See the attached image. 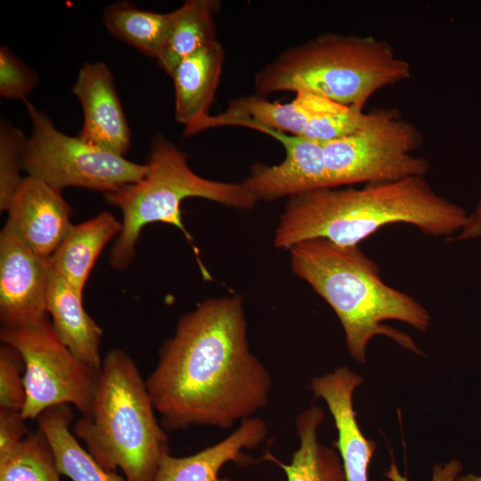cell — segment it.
I'll use <instances>...</instances> for the list:
<instances>
[{
	"label": "cell",
	"instance_id": "obj_25",
	"mask_svg": "<svg viewBox=\"0 0 481 481\" xmlns=\"http://www.w3.org/2000/svg\"><path fill=\"white\" fill-rule=\"evenodd\" d=\"M28 137L11 122L0 121V210L7 211L12 196L24 177V156Z\"/></svg>",
	"mask_w": 481,
	"mask_h": 481
},
{
	"label": "cell",
	"instance_id": "obj_7",
	"mask_svg": "<svg viewBox=\"0 0 481 481\" xmlns=\"http://www.w3.org/2000/svg\"><path fill=\"white\" fill-rule=\"evenodd\" d=\"M421 142L420 130L396 111L366 113L355 132L321 143L330 187L425 177L429 163L414 154Z\"/></svg>",
	"mask_w": 481,
	"mask_h": 481
},
{
	"label": "cell",
	"instance_id": "obj_20",
	"mask_svg": "<svg viewBox=\"0 0 481 481\" xmlns=\"http://www.w3.org/2000/svg\"><path fill=\"white\" fill-rule=\"evenodd\" d=\"M324 416V411L318 406H311L297 416L299 447L289 464L282 463L269 452L265 455V460L283 469L287 481H347L340 456L318 439V428Z\"/></svg>",
	"mask_w": 481,
	"mask_h": 481
},
{
	"label": "cell",
	"instance_id": "obj_14",
	"mask_svg": "<svg viewBox=\"0 0 481 481\" xmlns=\"http://www.w3.org/2000/svg\"><path fill=\"white\" fill-rule=\"evenodd\" d=\"M363 380L349 367L342 366L314 378L310 384L314 395L324 400L333 417L338 430L334 445L347 481H369V467L376 450L375 443L361 431L353 406L354 393Z\"/></svg>",
	"mask_w": 481,
	"mask_h": 481
},
{
	"label": "cell",
	"instance_id": "obj_2",
	"mask_svg": "<svg viewBox=\"0 0 481 481\" xmlns=\"http://www.w3.org/2000/svg\"><path fill=\"white\" fill-rule=\"evenodd\" d=\"M467 212L438 194L425 177L366 183L347 189L322 188L291 197L275 230L276 248L290 249L324 239L354 246L379 229L407 224L448 240L464 226Z\"/></svg>",
	"mask_w": 481,
	"mask_h": 481
},
{
	"label": "cell",
	"instance_id": "obj_3",
	"mask_svg": "<svg viewBox=\"0 0 481 481\" xmlns=\"http://www.w3.org/2000/svg\"><path fill=\"white\" fill-rule=\"evenodd\" d=\"M289 254L294 273L337 314L353 359L365 363L367 345L378 335L422 354L409 335L383 322L400 321L425 332L431 320L428 310L412 296L387 285L379 266L358 245L341 246L313 239L293 246Z\"/></svg>",
	"mask_w": 481,
	"mask_h": 481
},
{
	"label": "cell",
	"instance_id": "obj_6",
	"mask_svg": "<svg viewBox=\"0 0 481 481\" xmlns=\"http://www.w3.org/2000/svg\"><path fill=\"white\" fill-rule=\"evenodd\" d=\"M145 164L148 170L143 179L105 194L123 216L122 230L110 256L115 270L129 266L142 229L151 223L169 224L192 240L182 219L180 206L184 199L202 198L240 209L252 208L258 201L242 183L213 181L195 174L187 154L162 135L152 139Z\"/></svg>",
	"mask_w": 481,
	"mask_h": 481
},
{
	"label": "cell",
	"instance_id": "obj_29",
	"mask_svg": "<svg viewBox=\"0 0 481 481\" xmlns=\"http://www.w3.org/2000/svg\"><path fill=\"white\" fill-rule=\"evenodd\" d=\"M21 412L0 408V454L5 453L28 434Z\"/></svg>",
	"mask_w": 481,
	"mask_h": 481
},
{
	"label": "cell",
	"instance_id": "obj_26",
	"mask_svg": "<svg viewBox=\"0 0 481 481\" xmlns=\"http://www.w3.org/2000/svg\"><path fill=\"white\" fill-rule=\"evenodd\" d=\"M365 118L363 109L341 105L334 110L314 117L301 137L319 143L339 139L359 129Z\"/></svg>",
	"mask_w": 481,
	"mask_h": 481
},
{
	"label": "cell",
	"instance_id": "obj_17",
	"mask_svg": "<svg viewBox=\"0 0 481 481\" xmlns=\"http://www.w3.org/2000/svg\"><path fill=\"white\" fill-rule=\"evenodd\" d=\"M224 53L216 40L182 60L171 74L175 89V118L187 136L200 133L209 116L217 89Z\"/></svg>",
	"mask_w": 481,
	"mask_h": 481
},
{
	"label": "cell",
	"instance_id": "obj_16",
	"mask_svg": "<svg viewBox=\"0 0 481 481\" xmlns=\"http://www.w3.org/2000/svg\"><path fill=\"white\" fill-rule=\"evenodd\" d=\"M265 422L251 417L222 441L200 452L185 456L174 457L166 453L159 466L153 481H230L221 478L219 472L229 461L240 465L251 462L245 449L260 445L267 436Z\"/></svg>",
	"mask_w": 481,
	"mask_h": 481
},
{
	"label": "cell",
	"instance_id": "obj_28",
	"mask_svg": "<svg viewBox=\"0 0 481 481\" xmlns=\"http://www.w3.org/2000/svg\"><path fill=\"white\" fill-rule=\"evenodd\" d=\"M37 83V74L18 58L9 47L2 45L0 47L1 97L25 102Z\"/></svg>",
	"mask_w": 481,
	"mask_h": 481
},
{
	"label": "cell",
	"instance_id": "obj_23",
	"mask_svg": "<svg viewBox=\"0 0 481 481\" xmlns=\"http://www.w3.org/2000/svg\"><path fill=\"white\" fill-rule=\"evenodd\" d=\"M217 1L187 0L172 11L173 22L167 45L158 61L171 76L176 65L186 57L216 41L214 13Z\"/></svg>",
	"mask_w": 481,
	"mask_h": 481
},
{
	"label": "cell",
	"instance_id": "obj_31",
	"mask_svg": "<svg viewBox=\"0 0 481 481\" xmlns=\"http://www.w3.org/2000/svg\"><path fill=\"white\" fill-rule=\"evenodd\" d=\"M481 238V195L475 210L467 217L461 230L450 240H466Z\"/></svg>",
	"mask_w": 481,
	"mask_h": 481
},
{
	"label": "cell",
	"instance_id": "obj_21",
	"mask_svg": "<svg viewBox=\"0 0 481 481\" xmlns=\"http://www.w3.org/2000/svg\"><path fill=\"white\" fill-rule=\"evenodd\" d=\"M73 419L71 405L61 404L43 412L37 419L53 452L61 475L71 481H126L102 468L78 443L69 426Z\"/></svg>",
	"mask_w": 481,
	"mask_h": 481
},
{
	"label": "cell",
	"instance_id": "obj_5",
	"mask_svg": "<svg viewBox=\"0 0 481 481\" xmlns=\"http://www.w3.org/2000/svg\"><path fill=\"white\" fill-rule=\"evenodd\" d=\"M412 76L410 63L386 41L328 32L280 53L257 73L256 94L309 91L364 109L379 90Z\"/></svg>",
	"mask_w": 481,
	"mask_h": 481
},
{
	"label": "cell",
	"instance_id": "obj_15",
	"mask_svg": "<svg viewBox=\"0 0 481 481\" xmlns=\"http://www.w3.org/2000/svg\"><path fill=\"white\" fill-rule=\"evenodd\" d=\"M340 105L309 91H298L291 102L282 103L270 102L258 94L241 96L230 102L225 111L209 115L200 132L222 126H241L260 132L273 130L301 137L314 117Z\"/></svg>",
	"mask_w": 481,
	"mask_h": 481
},
{
	"label": "cell",
	"instance_id": "obj_30",
	"mask_svg": "<svg viewBox=\"0 0 481 481\" xmlns=\"http://www.w3.org/2000/svg\"><path fill=\"white\" fill-rule=\"evenodd\" d=\"M462 469V463L457 459L450 460L444 464H435L431 481H455L461 474ZM384 476L390 481H408V478L401 474L394 461L384 472Z\"/></svg>",
	"mask_w": 481,
	"mask_h": 481
},
{
	"label": "cell",
	"instance_id": "obj_9",
	"mask_svg": "<svg viewBox=\"0 0 481 481\" xmlns=\"http://www.w3.org/2000/svg\"><path fill=\"white\" fill-rule=\"evenodd\" d=\"M2 343L13 347L24 364L26 420H37L45 410L74 405L82 414L91 412L100 371L78 360L57 336L48 316L36 324L2 327Z\"/></svg>",
	"mask_w": 481,
	"mask_h": 481
},
{
	"label": "cell",
	"instance_id": "obj_18",
	"mask_svg": "<svg viewBox=\"0 0 481 481\" xmlns=\"http://www.w3.org/2000/svg\"><path fill=\"white\" fill-rule=\"evenodd\" d=\"M46 310L61 341L78 360L94 371H101L102 359L100 344L102 330L85 310L83 292L53 268Z\"/></svg>",
	"mask_w": 481,
	"mask_h": 481
},
{
	"label": "cell",
	"instance_id": "obj_10",
	"mask_svg": "<svg viewBox=\"0 0 481 481\" xmlns=\"http://www.w3.org/2000/svg\"><path fill=\"white\" fill-rule=\"evenodd\" d=\"M51 257L37 254L5 227L0 233V319L18 328L47 316Z\"/></svg>",
	"mask_w": 481,
	"mask_h": 481
},
{
	"label": "cell",
	"instance_id": "obj_19",
	"mask_svg": "<svg viewBox=\"0 0 481 481\" xmlns=\"http://www.w3.org/2000/svg\"><path fill=\"white\" fill-rule=\"evenodd\" d=\"M122 230V223L110 212L73 224L51 256L52 268L79 291H84L94 265L105 245Z\"/></svg>",
	"mask_w": 481,
	"mask_h": 481
},
{
	"label": "cell",
	"instance_id": "obj_1",
	"mask_svg": "<svg viewBox=\"0 0 481 481\" xmlns=\"http://www.w3.org/2000/svg\"><path fill=\"white\" fill-rule=\"evenodd\" d=\"M145 380L167 431L227 429L264 409L272 377L250 351L241 298H208L183 314Z\"/></svg>",
	"mask_w": 481,
	"mask_h": 481
},
{
	"label": "cell",
	"instance_id": "obj_12",
	"mask_svg": "<svg viewBox=\"0 0 481 481\" xmlns=\"http://www.w3.org/2000/svg\"><path fill=\"white\" fill-rule=\"evenodd\" d=\"M285 148L286 157L273 166L255 165L241 182L256 198L273 200L314 190L331 188L319 142L273 130H263Z\"/></svg>",
	"mask_w": 481,
	"mask_h": 481
},
{
	"label": "cell",
	"instance_id": "obj_22",
	"mask_svg": "<svg viewBox=\"0 0 481 481\" xmlns=\"http://www.w3.org/2000/svg\"><path fill=\"white\" fill-rule=\"evenodd\" d=\"M102 20L115 37L159 61L169 39L173 16L171 12L159 13L118 2L104 9Z\"/></svg>",
	"mask_w": 481,
	"mask_h": 481
},
{
	"label": "cell",
	"instance_id": "obj_32",
	"mask_svg": "<svg viewBox=\"0 0 481 481\" xmlns=\"http://www.w3.org/2000/svg\"><path fill=\"white\" fill-rule=\"evenodd\" d=\"M455 481H481V476H477L472 473L461 474L458 476Z\"/></svg>",
	"mask_w": 481,
	"mask_h": 481
},
{
	"label": "cell",
	"instance_id": "obj_11",
	"mask_svg": "<svg viewBox=\"0 0 481 481\" xmlns=\"http://www.w3.org/2000/svg\"><path fill=\"white\" fill-rule=\"evenodd\" d=\"M4 225L33 251L51 257L73 226L61 191L27 175L9 204Z\"/></svg>",
	"mask_w": 481,
	"mask_h": 481
},
{
	"label": "cell",
	"instance_id": "obj_27",
	"mask_svg": "<svg viewBox=\"0 0 481 481\" xmlns=\"http://www.w3.org/2000/svg\"><path fill=\"white\" fill-rule=\"evenodd\" d=\"M24 364L19 353L3 343L0 347V408L21 412L26 392Z\"/></svg>",
	"mask_w": 481,
	"mask_h": 481
},
{
	"label": "cell",
	"instance_id": "obj_4",
	"mask_svg": "<svg viewBox=\"0 0 481 481\" xmlns=\"http://www.w3.org/2000/svg\"><path fill=\"white\" fill-rule=\"evenodd\" d=\"M138 367L123 349L102 359L91 412L74 424V436L106 470H122L126 481H153L168 436Z\"/></svg>",
	"mask_w": 481,
	"mask_h": 481
},
{
	"label": "cell",
	"instance_id": "obj_24",
	"mask_svg": "<svg viewBox=\"0 0 481 481\" xmlns=\"http://www.w3.org/2000/svg\"><path fill=\"white\" fill-rule=\"evenodd\" d=\"M51 446L38 428L0 454V481H61Z\"/></svg>",
	"mask_w": 481,
	"mask_h": 481
},
{
	"label": "cell",
	"instance_id": "obj_8",
	"mask_svg": "<svg viewBox=\"0 0 481 481\" xmlns=\"http://www.w3.org/2000/svg\"><path fill=\"white\" fill-rule=\"evenodd\" d=\"M24 102L31 123L24 156L28 175L60 191L75 186L108 194L146 175V164L63 134L44 111Z\"/></svg>",
	"mask_w": 481,
	"mask_h": 481
},
{
	"label": "cell",
	"instance_id": "obj_13",
	"mask_svg": "<svg viewBox=\"0 0 481 481\" xmlns=\"http://www.w3.org/2000/svg\"><path fill=\"white\" fill-rule=\"evenodd\" d=\"M71 91L84 116L77 136L125 156L130 147L131 133L109 67L102 61L85 62Z\"/></svg>",
	"mask_w": 481,
	"mask_h": 481
}]
</instances>
